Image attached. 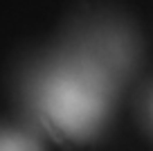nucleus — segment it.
<instances>
[{
    "label": "nucleus",
    "mask_w": 153,
    "mask_h": 151,
    "mask_svg": "<svg viewBox=\"0 0 153 151\" xmlns=\"http://www.w3.org/2000/svg\"><path fill=\"white\" fill-rule=\"evenodd\" d=\"M45 115L65 133H86L104 115L106 95L101 79L88 72H59L41 93Z\"/></svg>",
    "instance_id": "nucleus-1"
},
{
    "label": "nucleus",
    "mask_w": 153,
    "mask_h": 151,
    "mask_svg": "<svg viewBox=\"0 0 153 151\" xmlns=\"http://www.w3.org/2000/svg\"><path fill=\"white\" fill-rule=\"evenodd\" d=\"M0 151H38L34 140L16 133H0Z\"/></svg>",
    "instance_id": "nucleus-2"
}]
</instances>
